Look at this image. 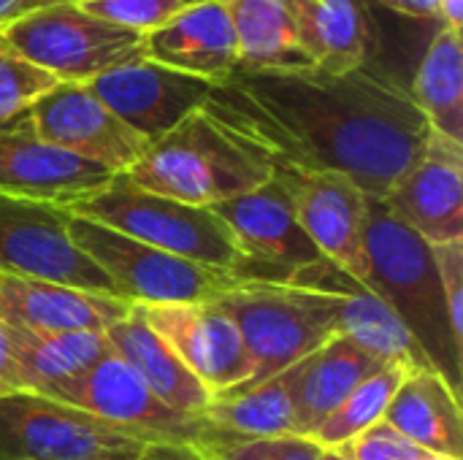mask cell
I'll return each mask as SVG.
<instances>
[{
  "label": "cell",
  "mask_w": 463,
  "mask_h": 460,
  "mask_svg": "<svg viewBox=\"0 0 463 460\" xmlns=\"http://www.w3.org/2000/svg\"><path fill=\"white\" fill-rule=\"evenodd\" d=\"M212 211L228 225L247 258L241 282L293 285L301 271L326 263L304 233L290 195L277 176L247 195L212 206Z\"/></svg>",
  "instance_id": "obj_11"
},
{
  "label": "cell",
  "mask_w": 463,
  "mask_h": 460,
  "mask_svg": "<svg viewBox=\"0 0 463 460\" xmlns=\"http://www.w3.org/2000/svg\"><path fill=\"white\" fill-rule=\"evenodd\" d=\"M22 393L19 371H16V344H14V325L0 309V399Z\"/></svg>",
  "instance_id": "obj_35"
},
{
  "label": "cell",
  "mask_w": 463,
  "mask_h": 460,
  "mask_svg": "<svg viewBox=\"0 0 463 460\" xmlns=\"http://www.w3.org/2000/svg\"><path fill=\"white\" fill-rule=\"evenodd\" d=\"M412 371L407 363H388L369 380H364L312 434L309 439L323 450H339L355 437H361L366 428L385 420V412L391 407V399L396 396L404 377Z\"/></svg>",
  "instance_id": "obj_29"
},
{
  "label": "cell",
  "mask_w": 463,
  "mask_h": 460,
  "mask_svg": "<svg viewBox=\"0 0 463 460\" xmlns=\"http://www.w3.org/2000/svg\"><path fill=\"white\" fill-rule=\"evenodd\" d=\"M217 304L236 323L255 363L252 380L236 393H244L282 374L339 333V285L331 293L301 285L239 279L228 293L217 298Z\"/></svg>",
  "instance_id": "obj_4"
},
{
  "label": "cell",
  "mask_w": 463,
  "mask_h": 460,
  "mask_svg": "<svg viewBox=\"0 0 463 460\" xmlns=\"http://www.w3.org/2000/svg\"><path fill=\"white\" fill-rule=\"evenodd\" d=\"M54 3H68V0H0V27L16 22L19 16L43 8V5H54Z\"/></svg>",
  "instance_id": "obj_38"
},
{
  "label": "cell",
  "mask_w": 463,
  "mask_h": 460,
  "mask_svg": "<svg viewBox=\"0 0 463 460\" xmlns=\"http://www.w3.org/2000/svg\"><path fill=\"white\" fill-rule=\"evenodd\" d=\"M342 290V312H339V333L377 355L383 363H407L412 369H429L426 358L415 347L412 336L402 325V320L377 298L366 285L353 279L350 274L339 282Z\"/></svg>",
  "instance_id": "obj_28"
},
{
  "label": "cell",
  "mask_w": 463,
  "mask_h": 460,
  "mask_svg": "<svg viewBox=\"0 0 463 460\" xmlns=\"http://www.w3.org/2000/svg\"><path fill=\"white\" fill-rule=\"evenodd\" d=\"M128 127L149 144L171 133L193 111L203 108L212 84L149 57L122 62L87 84Z\"/></svg>",
  "instance_id": "obj_15"
},
{
  "label": "cell",
  "mask_w": 463,
  "mask_h": 460,
  "mask_svg": "<svg viewBox=\"0 0 463 460\" xmlns=\"http://www.w3.org/2000/svg\"><path fill=\"white\" fill-rule=\"evenodd\" d=\"M52 401L90 412L141 442H182L201 447L214 437L203 415H184L163 404L114 350Z\"/></svg>",
  "instance_id": "obj_10"
},
{
  "label": "cell",
  "mask_w": 463,
  "mask_h": 460,
  "mask_svg": "<svg viewBox=\"0 0 463 460\" xmlns=\"http://www.w3.org/2000/svg\"><path fill=\"white\" fill-rule=\"evenodd\" d=\"M144 57L209 84L228 79L239 68V41L225 0H201L144 35Z\"/></svg>",
  "instance_id": "obj_18"
},
{
  "label": "cell",
  "mask_w": 463,
  "mask_h": 460,
  "mask_svg": "<svg viewBox=\"0 0 463 460\" xmlns=\"http://www.w3.org/2000/svg\"><path fill=\"white\" fill-rule=\"evenodd\" d=\"M24 117L46 144L95 163L114 176L128 174L149 149V141L128 127L87 84H57Z\"/></svg>",
  "instance_id": "obj_12"
},
{
  "label": "cell",
  "mask_w": 463,
  "mask_h": 460,
  "mask_svg": "<svg viewBox=\"0 0 463 460\" xmlns=\"http://www.w3.org/2000/svg\"><path fill=\"white\" fill-rule=\"evenodd\" d=\"M225 5L239 41V68L288 70L315 65L301 43L290 0H225Z\"/></svg>",
  "instance_id": "obj_25"
},
{
  "label": "cell",
  "mask_w": 463,
  "mask_h": 460,
  "mask_svg": "<svg viewBox=\"0 0 463 460\" xmlns=\"http://www.w3.org/2000/svg\"><path fill=\"white\" fill-rule=\"evenodd\" d=\"M410 98L429 127L463 144V46L461 30L439 24L415 70Z\"/></svg>",
  "instance_id": "obj_26"
},
{
  "label": "cell",
  "mask_w": 463,
  "mask_h": 460,
  "mask_svg": "<svg viewBox=\"0 0 463 460\" xmlns=\"http://www.w3.org/2000/svg\"><path fill=\"white\" fill-rule=\"evenodd\" d=\"M144 317L212 399L231 396L252 380V355L217 301L155 304L144 306Z\"/></svg>",
  "instance_id": "obj_13"
},
{
  "label": "cell",
  "mask_w": 463,
  "mask_h": 460,
  "mask_svg": "<svg viewBox=\"0 0 463 460\" xmlns=\"http://www.w3.org/2000/svg\"><path fill=\"white\" fill-rule=\"evenodd\" d=\"M14 49L60 84H90L106 70L144 57V35L111 24L79 3L35 8L0 27Z\"/></svg>",
  "instance_id": "obj_6"
},
{
  "label": "cell",
  "mask_w": 463,
  "mask_h": 460,
  "mask_svg": "<svg viewBox=\"0 0 463 460\" xmlns=\"http://www.w3.org/2000/svg\"><path fill=\"white\" fill-rule=\"evenodd\" d=\"M130 460H212L198 445L182 442H149L144 450Z\"/></svg>",
  "instance_id": "obj_36"
},
{
  "label": "cell",
  "mask_w": 463,
  "mask_h": 460,
  "mask_svg": "<svg viewBox=\"0 0 463 460\" xmlns=\"http://www.w3.org/2000/svg\"><path fill=\"white\" fill-rule=\"evenodd\" d=\"M71 211L0 195V274L117 296L111 279L73 244Z\"/></svg>",
  "instance_id": "obj_9"
},
{
  "label": "cell",
  "mask_w": 463,
  "mask_h": 460,
  "mask_svg": "<svg viewBox=\"0 0 463 460\" xmlns=\"http://www.w3.org/2000/svg\"><path fill=\"white\" fill-rule=\"evenodd\" d=\"M68 211L176 258L244 279L247 258L228 225L212 209L146 192L125 174H117L103 190L76 201Z\"/></svg>",
  "instance_id": "obj_5"
},
{
  "label": "cell",
  "mask_w": 463,
  "mask_h": 460,
  "mask_svg": "<svg viewBox=\"0 0 463 460\" xmlns=\"http://www.w3.org/2000/svg\"><path fill=\"white\" fill-rule=\"evenodd\" d=\"M109 347L149 385V390L176 412L203 415L214 401L212 393L184 369L171 347L149 328L144 304H133L130 312L103 331Z\"/></svg>",
  "instance_id": "obj_21"
},
{
  "label": "cell",
  "mask_w": 463,
  "mask_h": 460,
  "mask_svg": "<svg viewBox=\"0 0 463 460\" xmlns=\"http://www.w3.org/2000/svg\"><path fill=\"white\" fill-rule=\"evenodd\" d=\"M385 8L410 16V19H437L439 22V0H377Z\"/></svg>",
  "instance_id": "obj_37"
},
{
  "label": "cell",
  "mask_w": 463,
  "mask_h": 460,
  "mask_svg": "<svg viewBox=\"0 0 463 460\" xmlns=\"http://www.w3.org/2000/svg\"><path fill=\"white\" fill-rule=\"evenodd\" d=\"M383 363L377 355L336 333L312 355L288 369L290 390L298 418V434L309 437L364 380L377 374Z\"/></svg>",
  "instance_id": "obj_20"
},
{
  "label": "cell",
  "mask_w": 463,
  "mask_h": 460,
  "mask_svg": "<svg viewBox=\"0 0 463 460\" xmlns=\"http://www.w3.org/2000/svg\"><path fill=\"white\" fill-rule=\"evenodd\" d=\"M339 453L347 460H420L426 450L412 445L407 437H402L393 426L383 420L366 428L345 447H339Z\"/></svg>",
  "instance_id": "obj_33"
},
{
  "label": "cell",
  "mask_w": 463,
  "mask_h": 460,
  "mask_svg": "<svg viewBox=\"0 0 463 460\" xmlns=\"http://www.w3.org/2000/svg\"><path fill=\"white\" fill-rule=\"evenodd\" d=\"M364 247V285L402 320L429 369L461 393L463 342L448 314L431 244L399 222L380 198H369Z\"/></svg>",
  "instance_id": "obj_2"
},
{
  "label": "cell",
  "mask_w": 463,
  "mask_h": 460,
  "mask_svg": "<svg viewBox=\"0 0 463 460\" xmlns=\"http://www.w3.org/2000/svg\"><path fill=\"white\" fill-rule=\"evenodd\" d=\"M130 306L133 301L119 296H100L54 282L0 274V309L14 325H22L27 331L103 333L111 323L122 320Z\"/></svg>",
  "instance_id": "obj_19"
},
{
  "label": "cell",
  "mask_w": 463,
  "mask_h": 460,
  "mask_svg": "<svg viewBox=\"0 0 463 460\" xmlns=\"http://www.w3.org/2000/svg\"><path fill=\"white\" fill-rule=\"evenodd\" d=\"M385 423L426 453L461 458L463 415L458 393L431 369H412L399 385Z\"/></svg>",
  "instance_id": "obj_22"
},
{
  "label": "cell",
  "mask_w": 463,
  "mask_h": 460,
  "mask_svg": "<svg viewBox=\"0 0 463 460\" xmlns=\"http://www.w3.org/2000/svg\"><path fill=\"white\" fill-rule=\"evenodd\" d=\"M203 111L260 146L274 168L345 174L380 201L431 136L410 89L374 65L339 73L236 68L212 84Z\"/></svg>",
  "instance_id": "obj_1"
},
{
  "label": "cell",
  "mask_w": 463,
  "mask_h": 460,
  "mask_svg": "<svg viewBox=\"0 0 463 460\" xmlns=\"http://www.w3.org/2000/svg\"><path fill=\"white\" fill-rule=\"evenodd\" d=\"M320 460H347L339 450H323V458Z\"/></svg>",
  "instance_id": "obj_40"
},
{
  "label": "cell",
  "mask_w": 463,
  "mask_h": 460,
  "mask_svg": "<svg viewBox=\"0 0 463 460\" xmlns=\"http://www.w3.org/2000/svg\"><path fill=\"white\" fill-rule=\"evenodd\" d=\"M125 176L146 192L212 209L271 182L274 163L260 146L198 108L149 144Z\"/></svg>",
  "instance_id": "obj_3"
},
{
  "label": "cell",
  "mask_w": 463,
  "mask_h": 460,
  "mask_svg": "<svg viewBox=\"0 0 463 460\" xmlns=\"http://www.w3.org/2000/svg\"><path fill=\"white\" fill-rule=\"evenodd\" d=\"M73 244L111 279L119 298L133 304H206L228 293L239 279L122 236L100 222L71 214Z\"/></svg>",
  "instance_id": "obj_7"
},
{
  "label": "cell",
  "mask_w": 463,
  "mask_h": 460,
  "mask_svg": "<svg viewBox=\"0 0 463 460\" xmlns=\"http://www.w3.org/2000/svg\"><path fill=\"white\" fill-rule=\"evenodd\" d=\"M429 244L463 239V144L431 130L420 157L383 198Z\"/></svg>",
  "instance_id": "obj_17"
},
{
  "label": "cell",
  "mask_w": 463,
  "mask_h": 460,
  "mask_svg": "<svg viewBox=\"0 0 463 460\" xmlns=\"http://www.w3.org/2000/svg\"><path fill=\"white\" fill-rule=\"evenodd\" d=\"M420 460H461V458H450V455H439V453H423Z\"/></svg>",
  "instance_id": "obj_41"
},
{
  "label": "cell",
  "mask_w": 463,
  "mask_h": 460,
  "mask_svg": "<svg viewBox=\"0 0 463 460\" xmlns=\"http://www.w3.org/2000/svg\"><path fill=\"white\" fill-rule=\"evenodd\" d=\"M301 43L326 70L372 65L374 30L366 0H290Z\"/></svg>",
  "instance_id": "obj_23"
},
{
  "label": "cell",
  "mask_w": 463,
  "mask_h": 460,
  "mask_svg": "<svg viewBox=\"0 0 463 460\" xmlns=\"http://www.w3.org/2000/svg\"><path fill=\"white\" fill-rule=\"evenodd\" d=\"M14 344L22 393L43 399H57L76 385L111 350L100 331L41 333L22 325H14Z\"/></svg>",
  "instance_id": "obj_24"
},
{
  "label": "cell",
  "mask_w": 463,
  "mask_h": 460,
  "mask_svg": "<svg viewBox=\"0 0 463 460\" xmlns=\"http://www.w3.org/2000/svg\"><path fill=\"white\" fill-rule=\"evenodd\" d=\"M203 418L214 431L212 439H271L298 434L288 369L244 393L214 399L203 409Z\"/></svg>",
  "instance_id": "obj_27"
},
{
  "label": "cell",
  "mask_w": 463,
  "mask_h": 460,
  "mask_svg": "<svg viewBox=\"0 0 463 460\" xmlns=\"http://www.w3.org/2000/svg\"><path fill=\"white\" fill-rule=\"evenodd\" d=\"M212 460H320L323 447L309 437H271V439H212L201 447Z\"/></svg>",
  "instance_id": "obj_32"
},
{
  "label": "cell",
  "mask_w": 463,
  "mask_h": 460,
  "mask_svg": "<svg viewBox=\"0 0 463 460\" xmlns=\"http://www.w3.org/2000/svg\"><path fill=\"white\" fill-rule=\"evenodd\" d=\"M60 81L22 57L0 30V125L22 117L38 98L52 92Z\"/></svg>",
  "instance_id": "obj_30"
},
{
  "label": "cell",
  "mask_w": 463,
  "mask_h": 460,
  "mask_svg": "<svg viewBox=\"0 0 463 460\" xmlns=\"http://www.w3.org/2000/svg\"><path fill=\"white\" fill-rule=\"evenodd\" d=\"M144 445L149 442L43 396L0 399V460H130Z\"/></svg>",
  "instance_id": "obj_8"
},
{
  "label": "cell",
  "mask_w": 463,
  "mask_h": 460,
  "mask_svg": "<svg viewBox=\"0 0 463 460\" xmlns=\"http://www.w3.org/2000/svg\"><path fill=\"white\" fill-rule=\"evenodd\" d=\"M274 176L285 184L296 217L320 255L364 285L369 268L364 247L369 195L345 174L274 168Z\"/></svg>",
  "instance_id": "obj_14"
},
{
  "label": "cell",
  "mask_w": 463,
  "mask_h": 460,
  "mask_svg": "<svg viewBox=\"0 0 463 460\" xmlns=\"http://www.w3.org/2000/svg\"><path fill=\"white\" fill-rule=\"evenodd\" d=\"M431 252H434V263L439 271V282H442V293L448 301V314H450L453 331L463 342V239L431 244Z\"/></svg>",
  "instance_id": "obj_34"
},
{
  "label": "cell",
  "mask_w": 463,
  "mask_h": 460,
  "mask_svg": "<svg viewBox=\"0 0 463 460\" xmlns=\"http://www.w3.org/2000/svg\"><path fill=\"white\" fill-rule=\"evenodd\" d=\"M73 3H79L81 8L111 24L149 35L201 0H73Z\"/></svg>",
  "instance_id": "obj_31"
},
{
  "label": "cell",
  "mask_w": 463,
  "mask_h": 460,
  "mask_svg": "<svg viewBox=\"0 0 463 460\" xmlns=\"http://www.w3.org/2000/svg\"><path fill=\"white\" fill-rule=\"evenodd\" d=\"M439 24L461 30L463 24V0H439Z\"/></svg>",
  "instance_id": "obj_39"
},
{
  "label": "cell",
  "mask_w": 463,
  "mask_h": 460,
  "mask_svg": "<svg viewBox=\"0 0 463 460\" xmlns=\"http://www.w3.org/2000/svg\"><path fill=\"white\" fill-rule=\"evenodd\" d=\"M111 179L106 168L38 138L24 114L0 125V195L68 209Z\"/></svg>",
  "instance_id": "obj_16"
}]
</instances>
